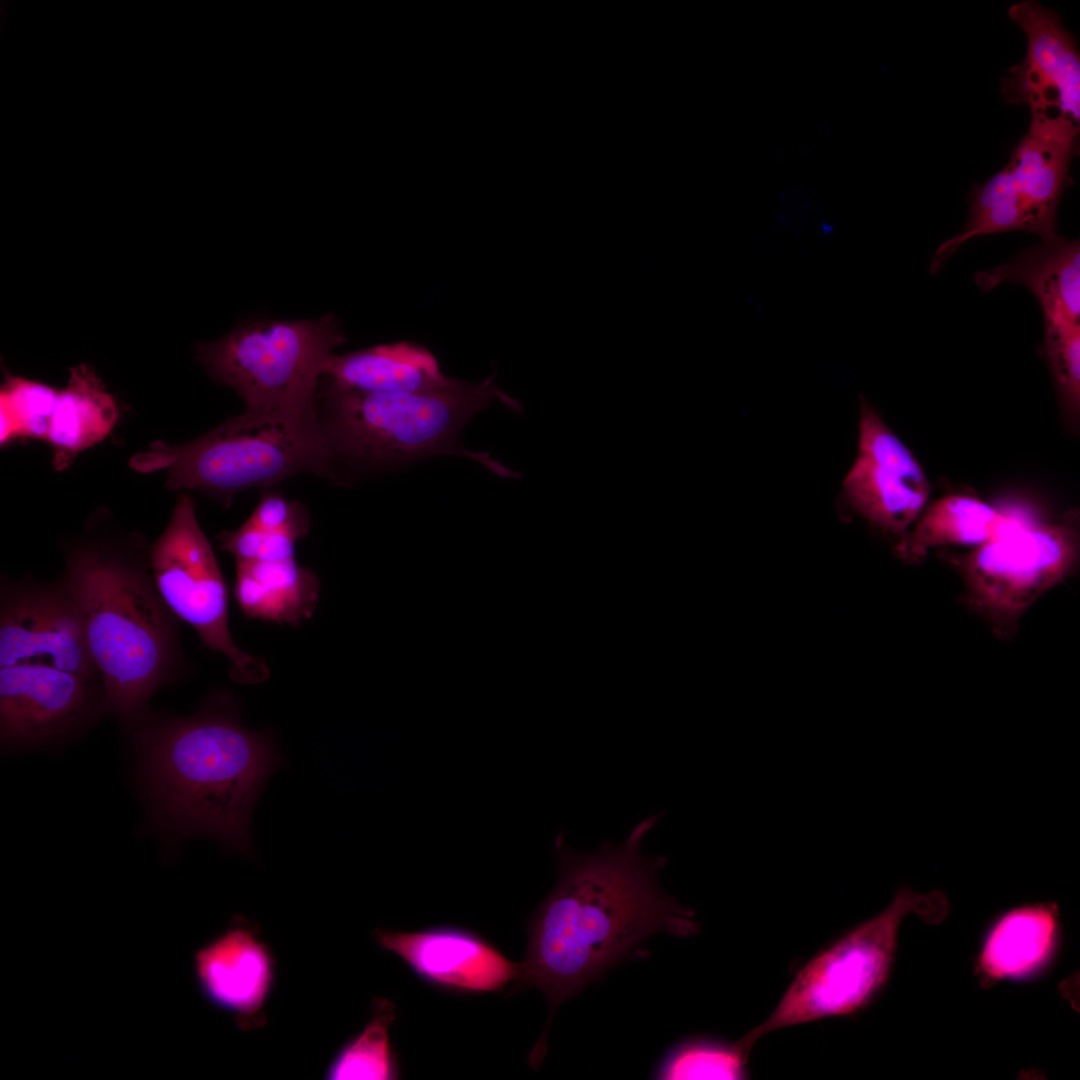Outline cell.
Returning a JSON list of instances; mask_svg holds the SVG:
<instances>
[{"label": "cell", "mask_w": 1080, "mask_h": 1080, "mask_svg": "<svg viewBox=\"0 0 1080 1080\" xmlns=\"http://www.w3.org/2000/svg\"><path fill=\"white\" fill-rule=\"evenodd\" d=\"M659 822H639L626 839L593 852L555 838L558 879L528 920V946L520 982L542 991L550 1018L565 1000L658 932L687 937L693 914L660 888L666 858L643 854L645 837Z\"/></svg>", "instance_id": "6da1fadb"}, {"label": "cell", "mask_w": 1080, "mask_h": 1080, "mask_svg": "<svg viewBox=\"0 0 1080 1080\" xmlns=\"http://www.w3.org/2000/svg\"><path fill=\"white\" fill-rule=\"evenodd\" d=\"M144 536L119 525L108 509L61 543L67 585L100 672L109 713L126 730L150 701L182 674L179 619L156 587Z\"/></svg>", "instance_id": "7a4b0ae2"}, {"label": "cell", "mask_w": 1080, "mask_h": 1080, "mask_svg": "<svg viewBox=\"0 0 1080 1080\" xmlns=\"http://www.w3.org/2000/svg\"><path fill=\"white\" fill-rule=\"evenodd\" d=\"M129 731L156 822L175 839L208 836L253 857L252 810L283 761L273 732L244 727L226 691L212 693L190 716L150 712Z\"/></svg>", "instance_id": "3957f363"}, {"label": "cell", "mask_w": 1080, "mask_h": 1080, "mask_svg": "<svg viewBox=\"0 0 1080 1080\" xmlns=\"http://www.w3.org/2000/svg\"><path fill=\"white\" fill-rule=\"evenodd\" d=\"M492 375L481 383L454 380L417 392H360L330 383L318 396L319 419L337 479L339 465L389 470L435 455L472 459L503 478L521 474L489 454L466 449V423L494 400L523 413L521 402L501 391Z\"/></svg>", "instance_id": "277c9868"}, {"label": "cell", "mask_w": 1080, "mask_h": 1080, "mask_svg": "<svg viewBox=\"0 0 1080 1080\" xmlns=\"http://www.w3.org/2000/svg\"><path fill=\"white\" fill-rule=\"evenodd\" d=\"M141 474L165 471V488L198 490L228 507L245 490L312 473L336 479L318 408L303 413L246 410L195 440H156L129 460Z\"/></svg>", "instance_id": "5b68a950"}, {"label": "cell", "mask_w": 1080, "mask_h": 1080, "mask_svg": "<svg viewBox=\"0 0 1080 1080\" xmlns=\"http://www.w3.org/2000/svg\"><path fill=\"white\" fill-rule=\"evenodd\" d=\"M946 908L940 892L921 895L899 889L885 910L813 955L797 971L769 1017L744 1035L741 1043L751 1051L773 1031L858 1012L887 980L903 918L914 912L939 920Z\"/></svg>", "instance_id": "8992f818"}, {"label": "cell", "mask_w": 1080, "mask_h": 1080, "mask_svg": "<svg viewBox=\"0 0 1080 1080\" xmlns=\"http://www.w3.org/2000/svg\"><path fill=\"white\" fill-rule=\"evenodd\" d=\"M343 342L332 315L257 321L199 344L197 358L213 379L237 392L246 410L303 413L317 409L325 365Z\"/></svg>", "instance_id": "52a82bcc"}, {"label": "cell", "mask_w": 1080, "mask_h": 1080, "mask_svg": "<svg viewBox=\"0 0 1080 1080\" xmlns=\"http://www.w3.org/2000/svg\"><path fill=\"white\" fill-rule=\"evenodd\" d=\"M1079 150V124L1047 113H1031L1026 134L1014 146L1007 165L969 197L967 222L941 243L931 273L966 241L989 234L1026 231L1044 239L1057 235L1056 215L1063 192L1072 183L1070 164Z\"/></svg>", "instance_id": "ba28073f"}, {"label": "cell", "mask_w": 1080, "mask_h": 1080, "mask_svg": "<svg viewBox=\"0 0 1080 1080\" xmlns=\"http://www.w3.org/2000/svg\"><path fill=\"white\" fill-rule=\"evenodd\" d=\"M1079 558L1080 513L1072 509L1055 523L1026 526L951 560L964 603L1004 640L1037 600L1075 571Z\"/></svg>", "instance_id": "9c48e42d"}, {"label": "cell", "mask_w": 1080, "mask_h": 1080, "mask_svg": "<svg viewBox=\"0 0 1080 1080\" xmlns=\"http://www.w3.org/2000/svg\"><path fill=\"white\" fill-rule=\"evenodd\" d=\"M148 555L156 587L167 607L193 627L203 645L227 658L231 678L242 684L267 679L265 660L244 652L233 641L226 582L190 496H178L168 524L149 544Z\"/></svg>", "instance_id": "30bf717a"}, {"label": "cell", "mask_w": 1080, "mask_h": 1080, "mask_svg": "<svg viewBox=\"0 0 1080 1080\" xmlns=\"http://www.w3.org/2000/svg\"><path fill=\"white\" fill-rule=\"evenodd\" d=\"M106 712L102 678L44 665L0 667V741L5 752L60 743Z\"/></svg>", "instance_id": "8fae6325"}, {"label": "cell", "mask_w": 1080, "mask_h": 1080, "mask_svg": "<svg viewBox=\"0 0 1080 1080\" xmlns=\"http://www.w3.org/2000/svg\"><path fill=\"white\" fill-rule=\"evenodd\" d=\"M44 665L101 678L64 580L1 577L0 667Z\"/></svg>", "instance_id": "7c38bea8"}, {"label": "cell", "mask_w": 1080, "mask_h": 1080, "mask_svg": "<svg viewBox=\"0 0 1080 1080\" xmlns=\"http://www.w3.org/2000/svg\"><path fill=\"white\" fill-rule=\"evenodd\" d=\"M931 491L914 454L860 396L857 455L842 483V502L873 527L900 538L927 505Z\"/></svg>", "instance_id": "4fadbf2b"}, {"label": "cell", "mask_w": 1080, "mask_h": 1080, "mask_svg": "<svg viewBox=\"0 0 1080 1080\" xmlns=\"http://www.w3.org/2000/svg\"><path fill=\"white\" fill-rule=\"evenodd\" d=\"M1008 15L1025 33L1027 52L1002 80L1005 101L1079 124L1080 56L1074 36L1056 12L1037 1L1013 4Z\"/></svg>", "instance_id": "5bb4252c"}, {"label": "cell", "mask_w": 1080, "mask_h": 1080, "mask_svg": "<svg viewBox=\"0 0 1080 1080\" xmlns=\"http://www.w3.org/2000/svg\"><path fill=\"white\" fill-rule=\"evenodd\" d=\"M375 942L399 957L422 980L461 993L498 992L520 979V962L464 928L437 926L413 932L377 928Z\"/></svg>", "instance_id": "9a60e30c"}, {"label": "cell", "mask_w": 1080, "mask_h": 1080, "mask_svg": "<svg viewBox=\"0 0 1080 1080\" xmlns=\"http://www.w3.org/2000/svg\"><path fill=\"white\" fill-rule=\"evenodd\" d=\"M259 928L242 916L199 948L193 970L199 990L218 1009L233 1015L242 1030L266 1023L265 1006L276 982V962Z\"/></svg>", "instance_id": "2e32d148"}, {"label": "cell", "mask_w": 1080, "mask_h": 1080, "mask_svg": "<svg viewBox=\"0 0 1080 1080\" xmlns=\"http://www.w3.org/2000/svg\"><path fill=\"white\" fill-rule=\"evenodd\" d=\"M976 285L988 292L1002 283L1020 284L1036 298L1044 322L1080 323V244L1063 236L1044 239L1011 261L978 271Z\"/></svg>", "instance_id": "e0dca14e"}, {"label": "cell", "mask_w": 1080, "mask_h": 1080, "mask_svg": "<svg viewBox=\"0 0 1080 1080\" xmlns=\"http://www.w3.org/2000/svg\"><path fill=\"white\" fill-rule=\"evenodd\" d=\"M1027 525L971 495H945L929 505L893 548L903 562L916 564L934 548L979 546Z\"/></svg>", "instance_id": "ac0fdd59"}, {"label": "cell", "mask_w": 1080, "mask_h": 1080, "mask_svg": "<svg viewBox=\"0 0 1080 1080\" xmlns=\"http://www.w3.org/2000/svg\"><path fill=\"white\" fill-rule=\"evenodd\" d=\"M330 383L360 392H417L450 385L435 356L411 342L333 354L324 370Z\"/></svg>", "instance_id": "d6986e66"}, {"label": "cell", "mask_w": 1080, "mask_h": 1080, "mask_svg": "<svg viewBox=\"0 0 1080 1080\" xmlns=\"http://www.w3.org/2000/svg\"><path fill=\"white\" fill-rule=\"evenodd\" d=\"M118 416L115 398L94 370L86 364L70 368L67 385L59 390L46 439L55 470H65L79 453L103 441Z\"/></svg>", "instance_id": "ffe728a7"}, {"label": "cell", "mask_w": 1080, "mask_h": 1080, "mask_svg": "<svg viewBox=\"0 0 1080 1080\" xmlns=\"http://www.w3.org/2000/svg\"><path fill=\"white\" fill-rule=\"evenodd\" d=\"M319 590L317 575L295 556L236 563L234 598L250 618L298 626L313 615Z\"/></svg>", "instance_id": "44dd1931"}, {"label": "cell", "mask_w": 1080, "mask_h": 1080, "mask_svg": "<svg viewBox=\"0 0 1080 1080\" xmlns=\"http://www.w3.org/2000/svg\"><path fill=\"white\" fill-rule=\"evenodd\" d=\"M1056 928V907L1041 903L1008 912L984 946L981 970L991 978L1027 974L1048 956Z\"/></svg>", "instance_id": "7402d4cb"}, {"label": "cell", "mask_w": 1080, "mask_h": 1080, "mask_svg": "<svg viewBox=\"0 0 1080 1080\" xmlns=\"http://www.w3.org/2000/svg\"><path fill=\"white\" fill-rule=\"evenodd\" d=\"M396 1008L387 998L376 997L371 1018L334 1056L325 1078L331 1080H390L400 1076V1068L390 1041V1027Z\"/></svg>", "instance_id": "603a6c76"}, {"label": "cell", "mask_w": 1080, "mask_h": 1080, "mask_svg": "<svg viewBox=\"0 0 1080 1080\" xmlns=\"http://www.w3.org/2000/svg\"><path fill=\"white\" fill-rule=\"evenodd\" d=\"M750 1052L740 1040L687 1039L665 1056L655 1077L665 1080L747 1079Z\"/></svg>", "instance_id": "cb8c5ba5"}, {"label": "cell", "mask_w": 1080, "mask_h": 1080, "mask_svg": "<svg viewBox=\"0 0 1080 1080\" xmlns=\"http://www.w3.org/2000/svg\"><path fill=\"white\" fill-rule=\"evenodd\" d=\"M59 390L5 374L0 392L1 445L19 439L46 441Z\"/></svg>", "instance_id": "d4e9b609"}, {"label": "cell", "mask_w": 1080, "mask_h": 1080, "mask_svg": "<svg viewBox=\"0 0 1080 1080\" xmlns=\"http://www.w3.org/2000/svg\"><path fill=\"white\" fill-rule=\"evenodd\" d=\"M1040 354L1055 388L1060 414L1078 431L1080 423V323L1044 322Z\"/></svg>", "instance_id": "484cf974"}, {"label": "cell", "mask_w": 1080, "mask_h": 1080, "mask_svg": "<svg viewBox=\"0 0 1080 1080\" xmlns=\"http://www.w3.org/2000/svg\"><path fill=\"white\" fill-rule=\"evenodd\" d=\"M249 520L265 531L287 533L298 540L306 536L310 528L306 508L279 493L264 495Z\"/></svg>", "instance_id": "4316f807"}]
</instances>
